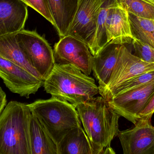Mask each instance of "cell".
Returning a JSON list of instances; mask_svg holds the SVG:
<instances>
[{
	"label": "cell",
	"instance_id": "52a82bcc",
	"mask_svg": "<svg viewBox=\"0 0 154 154\" xmlns=\"http://www.w3.org/2000/svg\"><path fill=\"white\" fill-rule=\"evenodd\" d=\"M53 52L57 64H70L86 75L91 74L93 56L82 41L70 35L60 37L54 45Z\"/></svg>",
	"mask_w": 154,
	"mask_h": 154
},
{
	"label": "cell",
	"instance_id": "277c9868",
	"mask_svg": "<svg viewBox=\"0 0 154 154\" xmlns=\"http://www.w3.org/2000/svg\"><path fill=\"white\" fill-rule=\"evenodd\" d=\"M57 145L71 130L82 125L75 106L55 98L27 104Z\"/></svg>",
	"mask_w": 154,
	"mask_h": 154
},
{
	"label": "cell",
	"instance_id": "603a6c76",
	"mask_svg": "<svg viewBox=\"0 0 154 154\" xmlns=\"http://www.w3.org/2000/svg\"><path fill=\"white\" fill-rule=\"evenodd\" d=\"M132 44L134 50V55L143 61L154 63V48L136 39L133 40Z\"/></svg>",
	"mask_w": 154,
	"mask_h": 154
},
{
	"label": "cell",
	"instance_id": "8992f818",
	"mask_svg": "<svg viewBox=\"0 0 154 154\" xmlns=\"http://www.w3.org/2000/svg\"><path fill=\"white\" fill-rule=\"evenodd\" d=\"M154 71V63L143 61L122 44L116 66L107 85L99 94L105 99L120 84L143 73Z\"/></svg>",
	"mask_w": 154,
	"mask_h": 154
},
{
	"label": "cell",
	"instance_id": "e0dca14e",
	"mask_svg": "<svg viewBox=\"0 0 154 154\" xmlns=\"http://www.w3.org/2000/svg\"><path fill=\"white\" fill-rule=\"evenodd\" d=\"M31 154H58L57 146L31 113L29 120Z\"/></svg>",
	"mask_w": 154,
	"mask_h": 154
},
{
	"label": "cell",
	"instance_id": "d6986e66",
	"mask_svg": "<svg viewBox=\"0 0 154 154\" xmlns=\"http://www.w3.org/2000/svg\"><path fill=\"white\" fill-rule=\"evenodd\" d=\"M128 14L134 39L138 40L154 49V19L142 18Z\"/></svg>",
	"mask_w": 154,
	"mask_h": 154
},
{
	"label": "cell",
	"instance_id": "7c38bea8",
	"mask_svg": "<svg viewBox=\"0 0 154 154\" xmlns=\"http://www.w3.org/2000/svg\"><path fill=\"white\" fill-rule=\"evenodd\" d=\"M28 6L20 0H0V36L24 29Z\"/></svg>",
	"mask_w": 154,
	"mask_h": 154
},
{
	"label": "cell",
	"instance_id": "ba28073f",
	"mask_svg": "<svg viewBox=\"0 0 154 154\" xmlns=\"http://www.w3.org/2000/svg\"><path fill=\"white\" fill-rule=\"evenodd\" d=\"M154 93V83L114 96L108 101L116 113L135 125Z\"/></svg>",
	"mask_w": 154,
	"mask_h": 154
},
{
	"label": "cell",
	"instance_id": "484cf974",
	"mask_svg": "<svg viewBox=\"0 0 154 154\" xmlns=\"http://www.w3.org/2000/svg\"><path fill=\"white\" fill-rule=\"evenodd\" d=\"M6 105H7V99H6V94L2 89V88L0 87V115Z\"/></svg>",
	"mask_w": 154,
	"mask_h": 154
},
{
	"label": "cell",
	"instance_id": "9c48e42d",
	"mask_svg": "<svg viewBox=\"0 0 154 154\" xmlns=\"http://www.w3.org/2000/svg\"><path fill=\"white\" fill-rule=\"evenodd\" d=\"M105 0H79L75 17L66 35L86 43L90 49L94 39L100 9Z\"/></svg>",
	"mask_w": 154,
	"mask_h": 154
},
{
	"label": "cell",
	"instance_id": "4316f807",
	"mask_svg": "<svg viewBox=\"0 0 154 154\" xmlns=\"http://www.w3.org/2000/svg\"><path fill=\"white\" fill-rule=\"evenodd\" d=\"M116 154V152H114V150H113L112 148L110 147V146H108L106 147L104 150H103L102 152V154Z\"/></svg>",
	"mask_w": 154,
	"mask_h": 154
},
{
	"label": "cell",
	"instance_id": "30bf717a",
	"mask_svg": "<svg viewBox=\"0 0 154 154\" xmlns=\"http://www.w3.org/2000/svg\"><path fill=\"white\" fill-rule=\"evenodd\" d=\"M0 77L11 92L26 98L36 94L44 82L22 67L1 57Z\"/></svg>",
	"mask_w": 154,
	"mask_h": 154
},
{
	"label": "cell",
	"instance_id": "6da1fadb",
	"mask_svg": "<svg viewBox=\"0 0 154 154\" xmlns=\"http://www.w3.org/2000/svg\"><path fill=\"white\" fill-rule=\"evenodd\" d=\"M83 128L88 136L94 154H102L117 136L120 115L102 96L93 97L76 106Z\"/></svg>",
	"mask_w": 154,
	"mask_h": 154
},
{
	"label": "cell",
	"instance_id": "7402d4cb",
	"mask_svg": "<svg viewBox=\"0 0 154 154\" xmlns=\"http://www.w3.org/2000/svg\"><path fill=\"white\" fill-rule=\"evenodd\" d=\"M153 83L154 71L143 73L120 84L109 94L106 99L108 101L114 96Z\"/></svg>",
	"mask_w": 154,
	"mask_h": 154
},
{
	"label": "cell",
	"instance_id": "44dd1931",
	"mask_svg": "<svg viewBox=\"0 0 154 154\" xmlns=\"http://www.w3.org/2000/svg\"><path fill=\"white\" fill-rule=\"evenodd\" d=\"M119 6L136 16L154 19V4L149 0H116Z\"/></svg>",
	"mask_w": 154,
	"mask_h": 154
},
{
	"label": "cell",
	"instance_id": "5b68a950",
	"mask_svg": "<svg viewBox=\"0 0 154 154\" xmlns=\"http://www.w3.org/2000/svg\"><path fill=\"white\" fill-rule=\"evenodd\" d=\"M15 35L20 48L42 79L45 80L56 64L51 46L36 31L23 29L15 33Z\"/></svg>",
	"mask_w": 154,
	"mask_h": 154
},
{
	"label": "cell",
	"instance_id": "9a60e30c",
	"mask_svg": "<svg viewBox=\"0 0 154 154\" xmlns=\"http://www.w3.org/2000/svg\"><path fill=\"white\" fill-rule=\"evenodd\" d=\"M0 57L17 64L36 77L42 80L20 48L15 33L0 36Z\"/></svg>",
	"mask_w": 154,
	"mask_h": 154
},
{
	"label": "cell",
	"instance_id": "83f0119b",
	"mask_svg": "<svg viewBox=\"0 0 154 154\" xmlns=\"http://www.w3.org/2000/svg\"><path fill=\"white\" fill-rule=\"evenodd\" d=\"M149 1L154 4V0H149Z\"/></svg>",
	"mask_w": 154,
	"mask_h": 154
},
{
	"label": "cell",
	"instance_id": "d4e9b609",
	"mask_svg": "<svg viewBox=\"0 0 154 154\" xmlns=\"http://www.w3.org/2000/svg\"><path fill=\"white\" fill-rule=\"evenodd\" d=\"M154 113V93L145 109L140 113V117L152 118Z\"/></svg>",
	"mask_w": 154,
	"mask_h": 154
},
{
	"label": "cell",
	"instance_id": "5bb4252c",
	"mask_svg": "<svg viewBox=\"0 0 154 154\" xmlns=\"http://www.w3.org/2000/svg\"><path fill=\"white\" fill-rule=\"evenodd\" d=\"M121 45L109 42L93 56L92 71L98 83L99 92L109 81L117 61Z\"/></svg>",
	"mask_w": 154,
	"mask_h": 154
},
{
	"label": "cell",
	"instance_id": "ffe728a7",
	"mask_svg": "<svg viewBox=\"0 0 154 154\" xmlns=\"http://www.w3.org/2000/svg\"><path fill=\"white\" fill-rule=\"evenodd\" d=\"M117 4L116 0H105L99 13L94 39L90 48L93 56L96 55L108 43L106 29V22L109 9Z\"/></svg>",
	"mask_w": 154,
	"mask_h": 154
},
{
	"label": "cell",
	"instance_id": "ac0fdd59",
	"mask_svg": "<svg viewBox=\"0 0 154 154\" xmlns=\"http://www.w3.org/2000/svg\"><path fill=\"white\" fill-rule=\"evenodd\" d=\"M58 154H94L91 143L82 125L68 133L57 145Z\"/></svg>",
	"mask_w": 154,
	"mask_h": 154
},
{
	"label": "cell",
	"instance_id": "3957f363",
	"mask_svg": "<svg viewBox=\"0 0 154 154\" xmlns=\"http://www.w3.org/2000/svg\"><path fill=\"white\" fill-rule=\"evenodd\" d=\"M28 105L11 101L0 115V154H31Z\"/></svg>",
	"mask_w": 154,
	"mask_h": 154
},
{
	"label": "cell",
	"instance_id": "4fadbf2b",
	"mask_svg": "<svg viewBox=\"0 0 154 154\" xmlns=\"http://www.w3.org/2000/svg\"><path fill=\"white\" fill-rule=\"evenodd\" d=\"M108 43L125 44L132 43L134 39L131 33L128 14L119 6L109 8L106 22Z\"/></svg>",
	"mask_w": 154,
	"mask_h": 154
},
{
	"label": "cell",
	"instance_id": "cb8c5ba5",
	"mask_svg": "<svg viewBox=\"0 0 154 154\" xmlns=\"http://www.w3.org/2000/svg\"><path fill=\"white\" fill-rule=\"evenodd\" d=\"M23 2L34 9L48 20L53 26L55 22L51 13L48 0H20Z\"/></svg>",
	"mask_w": 154,
	"mask_h": 154
},
{
	"label": "cell",
	"instance_id": "2e32d148",
	"mask_svg": "<svg viewBox=\"0 0 154 154\" xmlns=\"http://www.w3.org/2000/svg\"><path fill=\"white\" fill-rule=\"evenodd\" d=\"M60 37L65 36L76 12L79 0H48Z\"/></svg>",
	"mask_w": 154,
	"mask_h": 154
},
{
	"label": "cell",
	"instance_id": "7a4b0ae2",
	"mask_svg": "<svg viewBox=\"0 0 154 154\" xmlns=\"http://www.w3.org/2000/svg\"><path fill=\"white\" fill-rule=\"evenodd\" d=\"M46 92L52 97L75 106L85 102L99 93L94 79L70 64L56 63L44 80Z\"/></svg>",
	"mask_w": 154,
	"mask_h": 154
},
{
	"label": "cell",
	"instance_id": "8fae6325",
	"mask_svg": "<svg viewBox=\"0 0 154 154\" xmlns=\"http://www.w3.org/2000/svg\"><path fill=\"white\" fill-rule=\"evenodd\" d=\"M151 118H142L131 129L119 131V138L125 154H154V127Z\"/></svg>",
	"mask_w": 154,
	"mask_h": 154
}]
</instances>
